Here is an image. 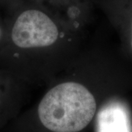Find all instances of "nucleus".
Segmentation results:
<instances>
[{"instance_id": "obj_1", "label": "nucleus", "mask_w": 132, "mask_h": 132, "mask_svg": "<svg viewBox=\"0 0 132 132\" xmlns=\"http://www.w3.org/2000/svg\"><path fill=\"white\" fill-rule=\"evenodd\" d=\"M0 66L27 85L54 79L78 57V29L61 16L24 1L7 12Z\"/></svg>"}, {"instance_id": "obj_2", "label": "nucleus", "mask_w": 132, "mask_h": 132, "mask_svg": "<svg viewBox=\"0 0 132 132\" xmlns=\"http://www.w3.org/2000/svg\"><path fill=\"white\" fill-rule=\"evenodd\" d=\"M99 91L94 82L79 76L60 79L40 99L38 119L50 131H81L96 114Z\"/></svg>"}, {"instance_id": "obj_3", "label": "nucleus", "mask_w": 132, "mask_h": 132, "mask_svg": "<svg viewBox=\"0 0 132 132\" xmlns=\"http://www.w3.org/2000/svg\"><path fill=\"white\" fill-rule=\"evenodd\" d=\"M25 82L0 66V118L19 105L26 93Z\"/></svg>"}, {"instance_id": "obj_4", "label": "nucleus", "mask_w": 132, "mask_h": 132, "mask_svg": "<svg viewBox=\"0 0 132 132\" xmlns=\"http://www.w3.org/2000/svg\"><path fill=\"white\" fill-rule=\"evenodd\" d=\"M101 116L100 132H128L126 117L120 109H104Z\"/></svg>"}, {"instance_id": "obj_5", "label": "nucleus", "mask_w": 132, "mask_h": 132, "mask_svg": "<svg viewBox=\"0 0 132 132\" xmlns=\"http://www.w3.org/2000/svg\"><path fill=\"white\" fill-rule=\"evenodd\" d=\"M25 0H0V7L7 10V12L22 3Z\"/></svg>"}, {"instance_id": "obj_6", "label": "nucleus", "mask_w": 132, "mask_h": 132, "mask_svg": "<svg viewBox=\"0 0 132 132\" xmlns=\"http://www.w3.org/2000/svg\"><path fill=\"white\" fill-rule=\"evenodd\" d=\"M6 32H7V27H6L5 19L2 16L0 13V52L5 43Z\"/></svg>"}, {"instance_id": "obj_7", "label": "nucleus", "mask_w": 132, "mask_h": 132, "mask_svg": "<svg viewBox=\"0 0 132 132\" xmlns=\"http://www.w3.org/2000/svg\"><path fill=\"white\" fill-rule=\"evenodd\" d=\"M131 48L132 50V22H131Z\"/></svg>"}, {"instance_id": "obj_8", "label": "nucleus", "mask_w": 132, "mask_h": 132, "mask_svg": "<svg viewBox=\"0 0 132 132\" xmlns=\"http://www.w3.org/2000/svg\"><path fill=\"white\" fill-rule=\"evenodd\" d=\"M26 1V0H25ZM27 1H31V2H38L39 1H45V0H27Z\"/></svg>"}]
</instances>
